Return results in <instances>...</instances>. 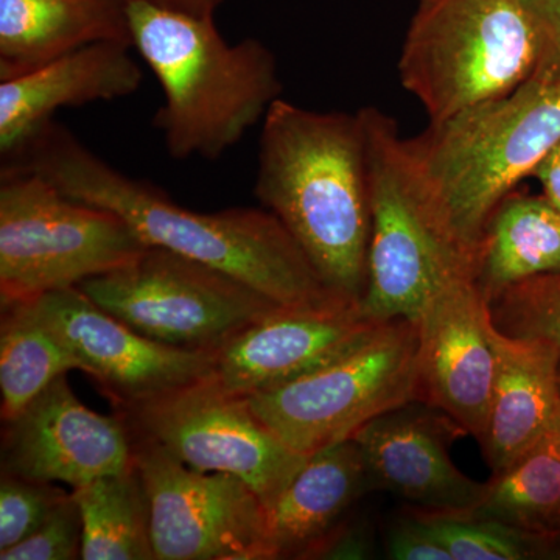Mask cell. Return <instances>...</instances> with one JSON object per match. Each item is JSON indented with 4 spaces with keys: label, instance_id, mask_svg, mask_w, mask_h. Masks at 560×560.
Returning <instances> with one entry per match:
<instances>
[{
    "label": "cell",
    "instance_id": "6da1fadb",
    "mask_svg": "<svg viewBox=\"0 0 560 560\" xmlns=\"http://www.w3.org/2000/svg\"><path fill=\"white\" fill-rule=\"evenodd\" d=\"M3 165L35 173L68 197L109 210L147 246L228 272L283 307L350 302L324 283L304 250L268 210L201 213L183 208L156 187L116 171L55 120Z\"/></svg>",
    "mask_w": 560,
    "mask_h": 560
},
{
    "label": "cell",
    "instance_id": "7a4b0ae2",
    "mask_svg": "<svg viewBox=\"0 0 560 560\" xmlns=\"http://www.w3.org/2000/svg\"><path fill=\"white\" fill-rule=\"evenodd\" d=\"M254 195L338 296L360 305L371 238L361 113H318L278 98L261 120Z\"/></svg>",
    "mask_w": 560,
    "mask_h": 560
},
{
    "label": "cell",
    "instance_id": "3957f363",
    "mask_svg": "<svg viewBox=\"0 0 560 560\" xmlns=\"http://www.w3.org/2000/svg\"><path fill=\"white\" fill-rule=\"evenodd\" d=\"M125 14L132 47L164 91L154 125L175 160H219L278 101V65L260 40L230 44L217 31L213 16L149 3H127Z\"/></svg>",
    "mask_w": 560,
    "mask_h": 560
},
{
    "label": "cell",
    "instance_id": "277c9868",
    "mask_svg": "<svg viewBox=\"0 0 560 560\" xmlns=\"http://www.w3.org/2000/svg\"><path fill=\"white\" fill-rule=\"evenodd\" d=\"M560 140V79L534 73L504 97L430 121L408 150L452 237L478 264L492 213Z\"/></svg>",
    "mask_w": 560,
    "mask_h": 560
},
{
    "label": "cell",
    "instance_id": "5b68a950",
    "mask_svg": "<svg viewBox=\"0 0 560 560\" xmlns=\"http://www.w3.org/2000/svg\"><path fill=\"white\" fill-rule=\"evenodd\" d=\"M366 130L371 238L360 311L375 323H418L429 302L478 264L445 228L399 125L377 108L360 109Z\"/></svg>",
    "mask_w": 560,
    "mask_h": 560
},
{
    "label": "cell",
    "instance_id": "8992f818",
    "mask_svg": "<svg viewBox=\"0 0 560 560\" xmlns=\"http://www.w3.org/2000/svg\"><path fill=\"white\" fill-rule=\"evenodd\" d=\"M541 55L533 0H419L399 75L438 121L511 94L534 77Z\"/></svg>",
    "mask_w": 560,
    "mask_h": 560
},
{
    "label": "cell",
    "instance_id": "52a82bcc",
    "mask_svg": "<svg viewBox=\"0 0 560 560\" xmlns=\"http://www.w3.org/2000/svg\"><path fill=\"white\" fill-rule=\"evenodd\" d=\"M149 248L109 210L75 200L32 172L2 165L0 304L73 289Z\"/></svg>",
    "mask_w": 560,
    "mask_h": 560
},
{
    "label": "cell",
    "instance_id": "ba28073f",
    "mask_svg": "<svg viewBox=\"0 0 560 560\" xmlns=\"http://www.w3.org/2000/svg\"><path fill=\"white\" fill-rule=\"evenodd\" d=\"M418 348V324L386 320L340 359L245 399L287 447L311 456L352 440L383 412L419 400Z\"/></svg>",
    "mask_w": 560,
    "mask_h": 560
},
{
    "label": "cell",
    "instance_id": "9c48e42d",
    "mask_svg": "<svg viewBox=\"0 0 560 560\" xmlns=\"http://www.w3.org/2000/svg\"><path fill=\"white\" fill-rule=\"evenodd\" d=\"M79 289L143 337L201 352L215 353L283 307L228 272L156 246Z\"/></svg>",
    "mask_w": 560,
    "mask_h": 560
},
{
    "label": "cell",
    "instance_id": "30bf717a",
    "mask_svg": "<svg viewBox=\"0 0 560 560\" xmlns=\"http://www.w3.org/2000/svg\"><path fill=\"white\" fill-rule=\"evenodd\" d=\"M131 438L149 497L154 559H272L267 508L245 481L190 469L150 438L132 430Z\"/></svg>",
    "mask_w": 560,
    "mask_h": 560
},
{
    "label": "cell",
    "instance_id": "8fae6325",
    "mask_svg": "<svg viewBox=\"0 0 560 560\" xmlns=\"http://www.w3.org/2000/svg\"><path fill=\"white\" fill-rule=\"evenodd\" d=\"M119 412L190 469L241 478L267 510L307 459L264 425L245 397L210 378Z\"/></svg>",
    "mask_w": 560,
    "mask_h": 560
},
{
    "label": "cell",
    "instance_id": "7c38bea8",
    "mask_svg": "<svg viewBox=\"0 0 560 560\" xmlns=\"http://www.w3.org/2000/svg\"><path fill=\"white\" fill-rule=\"evenodd\" d=\"M27 302L119 411L212 377L215 353L150 340L94 304L79 287Z\"/></svg>",
    "mask_w": 560,
    "mask_h": 560
},
{
    "label": "cell",
    "instance_id": "4fadbf2b",
    "mask_svg": "<svg viewBox=\"0 0 560 560\" xmlns=\"http://www.w3.org/2000/svg\"><path fill=\"white\" fill-rule=\"evenodd\" d=\"M132 466L127 418L90 410L66 375L3 422L2 474L77 489Z\"/></svg>",
    "mask_w": 560,
    "mask_h": 560
},
{
    "label": "cell",
    "instance_id": "5bb4252c",
    "mask_svg": "<svg viewBox=\"0 0 560 560\" xmlns=\"http://www.w3.org/2000/svg\"><path fill=\"white\" fill-rule=\"evenodd\" d=\"M419 400L480 440L497 377L495 327L475 279L441 291L418 319Z\"/></svg>",
    "mask_w": 560,
    "mask_h": 560
},
{
    "label": "cell",
    "instance_id": "9a60e30c",
    "mask_svg": "<svg viewBox=\"0 0 560 560\" xmlns=\"http://www.w3.org/2000/svg\"><path fill=\"white\" fill-rule=\"evenodd\" d=\"M381 324L353 302L278 307L217 350L210 381L238 397L279 388L346 355Z\"/></svg>",
    "mask_w": 560,
    "mask_h": 560
},
{
    "label": "cell",
    "instance_id": "2e32d148",
    "mask_svg": "<svg viewBox=\"0 0 560 560\" xmlns=\"http://www.w3.org/2000/svg\"><path fill=\"white\" fill-rule=\"evenodd\" d=\"M466 430L451 416L415 400L361 427L359 445L372 488L389 490L412 508L440 514H469L485 482L471 480L451 458L452 442Z\"/></svg>",
    "mask_w": 560,
    "mask_h": 560
},
{
    "label": "cell",
    "instance_id": "e0dca14e",
    "mask_svg": "<svg viewBox=\"0 0 560 560\" xmlns=\"http://www.w3.org/2000/svg\"><path fill=\"white\" fill-rule=\"evenodd\" d=\"M124 43H95L0 81V153L10 158L61 108L135 94L142 70Z\"/></svg>",
    "mask_w": 560,
    "mask_h": 560
},
{
    "label": "cell",
    "instance_id": "ac0fdd59",
    "mask_svg": "<svg viewBox=\"0 0 560 560\" xmlns=\"http://www.w3.org/2000/svg\"><path fill=\"white\" fill-rule=\"evenodd\" d=\"M495 327V326H493ZM497 377L480 440L492 475L550 436L560 411V352L495 329Z\"/></svg>",
    "mask_w": 560,
    "mask_h": 560
},
{
    "label": "cell",
    "instance_id": "d6986e66",
    "mask_svg": "<svg viewBox=\"0 0 560 560\" xmlns=\"http://www.w3.org/2000/svg\"><path fill=\"white\" fill-rule=\"evenodd\" d=\"M370 489L374 488L355 441L312 453L267 510L271 558L312 559Z\"/></svg>",
    "mask_w": 560,
    "mask_h": 560
},
{
    "label": "cell",
    "instance_id": "ffe728a7",
    "mask_svg": "<svg viewBox=\"0 0 560 560\" xmlns=\"http://www.w3.org/2000/svg\"><path fill=\"white\" fill-rule=\"evenodd\" d=\"M106 40L132 47L125 7L114 0H0V81Z\"/></svg>",
    "mask_w": 560,
    "mask_h": 560
},
{
    "label": "cell",
    "instance_id": "44dd1931",
    "mask_svg": "<svg viewBox=\"0 0 560 560\" xmlns=\"http://www.w3.org/2000/svg\"><path fill=\"white\" fill-rule=\"evenodd\" d=\"M560 271V212L544 195L515 189L490 217L477 283L490 301L508 287Z\"/></svg>",
    "mask_w": 560,
    "mask_h": 560
},
{
    "label": "cell",
    "instance_id": "7402d4cb",
    "mask_svg": "<svg viewBox=\"0 0 560 560\" xmlns=\"http://www.w3.org/2000/svg\"><path fill=\"white\" fill-rule=\"evenodd\" d=\"M83 523V560H154L150 503L138 467L72 489Z\"/></svg>",
    "mask_w": 560,
    "mask_h": 560
},
{
    "label": "cell",
    "instance_id": "603a6c76",
    "mask_svg": "<svg viewBox=\"0 0 560 560\" xmlns=\"http://www.w3.org/2000/svg\"><path fill=\"white\" fill-rule=\"evenodd\" d=\"M467 517L499 522L560 544V456L550 440L537 444L485 482L480 503Z\"/></svg>",
    "mask_w": 560,
    "mask_h": 560
},
{
    "label": "cell",
    "instance_id": "cb8c5ba5",
    "mask_svg": "<svg viewBox=\"0 0 560 560\" xmlns=\"http://www.w3.org/2000/svg\"><path fill=\"white\" fill-rule=\"evenodd\" d=\"M81 371L80 361L33 312L28 302L3 305L0 320L2 420L20 415L61 375Z\"/></svg>",
    "mask_w": 560,
    "mask_h": 560
},
{
    "label": "cell",
    "instance_id": "d4e9b609",
    "mask_svg": "<svg viewBox=\"0 0 560 560\" xmlns=\"http://www.w3.org/2000/svg\"><path fill=\"white\" fill-rule=\"evenodd\" d=\"M430 533L447 548L453 560H526L556 555L552 541L529 536L499 522L440 514L411 508Z\"/></svg>",
    "mask_w": 560,
    "mask_h": 560
},
{
    "label": "cell",
    "instance_id": "484cf974",
    "mask_svg": "<svg viewBox=\"0 0 560 560\" xmlns=\"http://www.w3.org/2000/svg\"><path fill=\"white\" fill-rule=\"evenodd\" d=\"M489 311L501 334L547 342L560 352V271L508 287L489 301Z\"/></svg>",
    "mask_w": 560,
    "mask_h": 560
},
{
    "label": "cell",
    "instance_id": "4316f807",
    "mask_svg": "<svg viewBox=\"0 0 560 560\" xmlns=\"http://www.w3.org/2000/svg\"><path fill=\"white\" fill-rule=\"evenodd\" d=\"M70 492L55 482L2 474L0 481V552L32 536Z\"/></svg>",
    "mask_w": 560,
    "mask_h": 560
},
{
    "label": "cell",
    "instance_id": "83f0119b",
    "mask_svg": "<svg viewBox=\"0 0 560 560\" xmlns=\"http://www.w3.org/2000/svg\"><path fill=\"white\" fill-rule=\"evenodd\" d=\"M83 550V523L72 492L32 536L0 552V560H73Z\"/></svg>",
    "mask_w": 560,
    "mask_h": 560
},
{
    "label": "cell",
    "instance_id": "f1b7e54d",
    "mask_svg": "<svg viewBox=\"0 0 560 560\" xmlns=\"http://www.w3.org/2000/svg\"><path fill=\"white\" fill-rule=\"evenodd\" d=\"M386 548L394 560H453L447 548L411 510L390 526Z\"/></svg>",
    "mask_w": 560,
    "mask_h": 560
},
{
    "label": "cell",
    "instance_id": "f546056e",
    "mask_svg": "<svg viewBox=\"0 0 560 560\" xmlns=\"http://www.w3.org/2000/svg\"><path fill=\"white\" fill-rule=\"evenodd\" d=\"M544 32V55L536 73L560 79V0H533Z\"/></svg>",
    "mask_w": 560,
    "mask_h": 560
},
{
    "label": "cell",
    "instance_id": "4dcf8cb0",
    "mask_svg": "<svg viewBox=\"0 0 560 560\" xmlns=\"http://www.w3.org/2000/svg\"><path fill=\"white\" fill-rule=\"evenodd\" d=\"M370 541L353 529H342L341 526L324 541L315 559H366L370 558Z\"/></svg>",
    "mask_w": 560,
    "mask_h": 560
},
{
    "label": "cell",
    "instance_id": "1f68e13d",
    "mask_svg": "<svg viewBox=\"0 0 560 560\" xmlns=\"http://www.w3.org/2000/svg\"><path fill=\"white\" fill-rule=\"evenodd\" d=\"M530 178L539 180L541 195L560 212V140L537 164Z\"/></svg>",
    "mask_w": 560,
    "mask_h": 560
},
{
    "label": "cell",
    "instance_id": "d6a6232c",
    "mask_svg": "<svg viewBox=\"0 0 560 560\" xmlns=\"http://www.w3.org/2000/svg\"><path fill=\"white\" fill-rule=\"evenodd\" d=\"M114 2L120 3L121 7L127 5V3L142 2L158 7V9L191 14V16H213L217 7L223 0H114Z\"/></svg>",
    "mask_w": 560,
    "mask_h": 560
},
{
    "label": "cell",
    "instance_id": "836d02e7",
    "mask_svg": "<svg viewBox=\"0 0 560 560\" xmlns=\"http://www.w3.org/2000/svg\"><path fill=\"white\" fill-rule=\"evenodd\" d=\"M550 440L552 442V445H555L556 452H558L560 456V411L558 419H556L555 427H552Z\"/></svg>",
    "mask_w": 560,
    "mask_h": 560
},
{
    "label": "cell",
    "instance_id": "e575fe53",
    "mask_svg": "<svg viewBox=\"0 0 560 560\" xmlns=\"http://www.w3.org/2000/svg\"><path fill=\"white\" fill-rule=\"evenodd\" d=\"M559 558H560V544H559Z\"/></svg>",
    "mask_w": 560,
    "mask_h": 560
},
{
    "label": "cell",
    "instance_id": "d590c367",
    "mask_svg": "<svg viewBox=\"0 0 560 560\" xmlns=\"http://www.w3.org/2000/svg\"><path fill=\"white\" fill-rule=\"evenodd\" d=\"M559 378H560V368H559Z\"/></svg>",
    "mask_w": 560,
    "mask_h": 560
}]
</instances>
